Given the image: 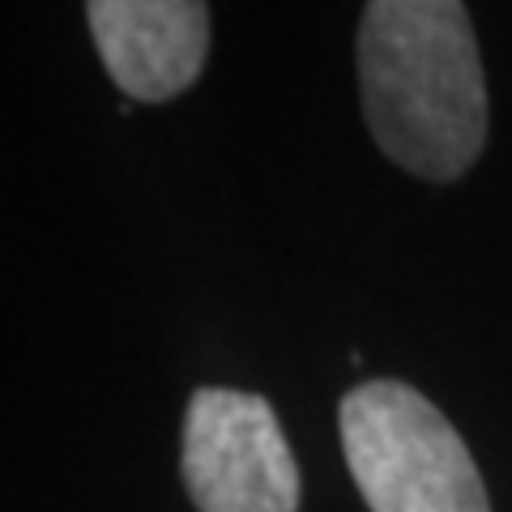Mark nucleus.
<instances>
[{"label":"nucleus","mask_w":512,"mask_h":512,"mask_svg":"<svg viewBox=\"0 0 512 512\" xmlns=\"http://www.w3.org/2000/svg\"><path fill=\"white\" fill-rule=\"evenodd\" d=\"M359 99L380 154L427 184L461 180L487 146V73L457 0H372L359 18Z\"/></svg>","instance_id":"f257e3e1"},{"label":"nucleus","mask_w":512,"mask_h":512,"mask_svg":"<svg viewBox=\"0 0 512 512\" xmlns=\"http://www.w3.org/2000/svg\"><path fill=\"white\" fill-rule=\"evenodd\" d=\"M346 470L372 512H491L461 431L402 380H367L338 410Z\"/></svg>","instance_id":"f03ea898"},{"label":"nucleus","mask_w":512,"mask_h":512,"mask_svg":"<svg viewBox=\"0 0 512 512\" xmlns=\"http://www.w3.org/2000/svg\"><path fill=\"white\" fill-rule=\"evenodd\" d=\"M180 474L197 512H299L295 453L261 393H192Z\"/></svg>","instance_id":"7ed1b4c3"},{"label":"nucleus","mask_w":512,"mask_h":512,"mask_svg":"<svg viewBox=\"0 0 512 512\" xmlns=\"http://www.w3.org/2000/svg\"><path fill=\"white\" fill-rule=\"evenodd\" d=\"M86 22L111 82L137 103L184 94L210 56V5L201 0H90Z\"/></svg>","instance_id":"20e7f679"}]
</instances>
